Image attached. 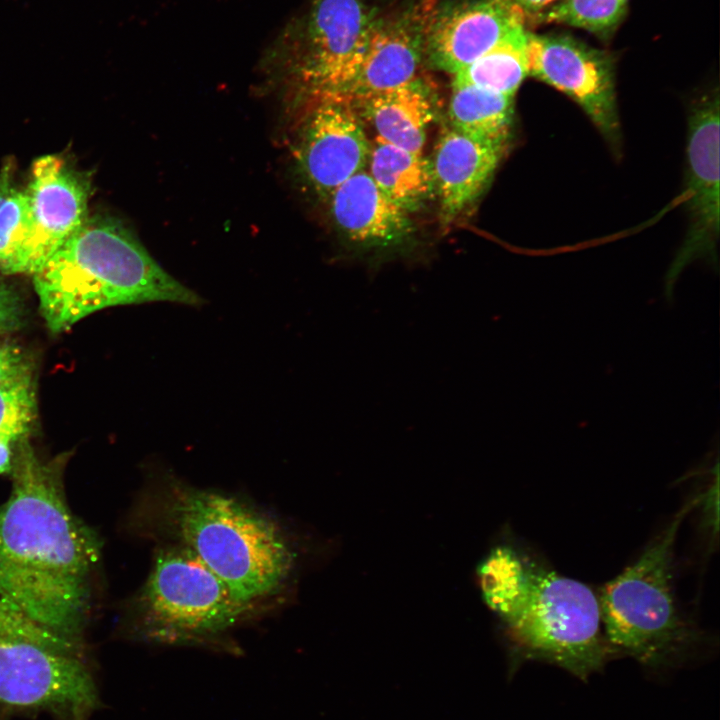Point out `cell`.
Wrapping results in <instances>:
<instances>
[{"instance_id": "9c48e42d", "label": "cell", "mask_w": 720, "mask_h": 720, "mask_svg": "<svg viewBox=\"0 0 720 720\" xmlns=\"http://www.w3.org/2000/svg\"><path fill=\"white\" fill-rule=\"evenodd\" d=\"M527 60L529 75L579 105L618 153L621 130L613 58L567 34L528 32Z\"/></svg>"}, {"instance_id": "44dd1931", "label": "cell", "mask_w": 720, "mask_h": 720, "mask_svg": "<svg viewBox=\"0 0 720 720\" xmlns=\"http://www.w3.org/2000/svg\"><path fill=\"white\" fill-rule=\"evenodd\" d=\"M628 0H559L534 15L533 23H557L609 37L624 19Z\"/></svg>"}, {"instance_id": "4fadbf2b", "label": "cell", "mask_w": 720, "mask_h": 720, "mask_svg": "<svg viewBox=\"0 0 720 720\" xmlns=\"http://www.w3.org/2000/svg\"><path fill=\"white\" fill-rule=\"evenodd\" d=\"M526 22L522 10L510 0H475L436 9L427 28L424 56L436 68L454 75Z\"/></svg>"}, {"instance_id": "484cf974", "label": "cell", "mask_w": 720, "mask_h": 720, "mask_svg": "<svg viewBox=\"0 0 720 720\" xmlns=\"http://www.w3.org/2000/svg\"><path fill=\"white\" fill-rule=\"evenodd\" d=\"M524 13L526 20L545 10L559 0H510Z\"/></svg>"}, {"instance_id": "7402d4cb", "label": "cell", "mask_w": 720, "mask_h": 720, "mask_svg": "<svg viewBox=\"0 0 720 720\" xmlns=\"http://www.w3.org/2000/svg\"><path fill=\"white\" fill-rule=\"evenodd\" d=\"M35 416L31 374L0 385V436L17 442L29 432Z\"/></svg>"}, {"instance_id": "6da1fadb", "label": "cell", "mask_w": 720, "mask_h": 720, "mask_svg": "<svg viewBox=\"0 0 720 720\" xmlns=\"http://www.w3.org/2000/svg\"><path fill=\"white\" fill-rule=\"evenodd\" d=\"M65 463L66 456L42 460L19 440L12 490L0 506V599L37 627L78 644L101 542L68 506Z\"/></svg>"}, {"instance_id": "7c38bea8", "label": "cell", "mask_w": 720, "mask_h": 720, "mask_svg": "<svg viewBox=\"0 0 720 720\" xmlns=\"http://www.w3.org/2000/svg\"><path fill=\"white\" fill-rule=\"evenodd\" d=\"M298 144V169L310 188L328 199L345 181L364 170L371 145L346 98H320Z\"/></svg>"}, {"instance_id": "30bf717a", "label": "cell", "mask_w": 720, "mask_h": 720, "mask_svg": "<svg viewBox=\"0 0 720 720\" xmlns=\"http://www.w3.org/2000/svg\"><path fill=\"white\" fill-rule=\"evenodd\" d=\"M719 94L718 89L695 99L689 108L686 145V192L690 226L666 275L665 294L693 260L716 258L719 235Z\"/></svg>"}, {"instance_id": "e0dca14e", "label": "cell", "mask_w": 720, "mask_h": 720, "mask_svg": "<svg viewBox=\"0 0 720 720\" xmlns=\"http://www.w3.org/2000/svg\"><path fill=\"white\" fill-rule=\"evenodd\" d=\"M378 138L403 149L422 153L433 119L431 94L419 79L363 99Z\"/></svg>"}, {"instance_id": "8992f818", "label": "cell", "mask_w": 720, "mask_h": 720, "mask_svg": "<svg viewBox=\"0 0 720 720\" xmlns=\"http://www.w3.org/2000/svg\"><path fill=\"white\" fill-rule=\"evenodd\" d=\"M695 502L686 504L640 556L597 593L605 639L615 655L660 669L684 658L696 633L674 589V547Z\"/></svg>"}, {"instance_id": "83f0119b", "label": "cell", "mask_w": 720, "mask_h": 720, "mask_svg": "<svg viewBox=\"0 0 720 720\" xmlns=\"http://www.w3.org/2000/svg\"><path fill=\"white\" fill-rule=\"evenodd\" d=\"M12 443L9 439L0 436V474L11 472L14 454Z\"/></svg>"}, {"instance_id": "9a60e30c", "label": "cell", "mask_w": 720, "mask_h": 720, "mask_svg": "<svg viewBox=\"0 0 720 720\" xmlns=\"http://www.w3.org/2000/svg\"><path fill=\"white\" fill-rule=\"evenodd\" d=\"M510 138L489 139L454 129L438 141L431 163L441 216L448 223L485 191L508 150Z\"/></svg>"}, {"instance_id": "603a6c76", "label": "cell", "mask_w": 720, "mask_h": 720, "mask_svg": "<svg viewBox=\"0 0 720 720\" xmlns=\"http://www.w3.org/2000/svg\"><path fill=\"white\" fill-rule=\"evenodd\" d=\"M29 222L27 194L14 187L0 206V270L21 247Z\"/></svg>"}, {"instance_id": "5bb4252c", "label": "cell", "mask_w": 720, "mask_h": 720, "mask_svg": "<svg viewBox=\"0 0 720 720\" xmlns=\"http://www.w3.org/2000/svg\"><path fill=\"white\" fill-rule=\"evenodd\" d=\"M435 10L433 0H422L398 16L378 19L346 99L360 100L414 80Z\"/></svg>"}, {"instance_id": "ffe728a7", "label": "cell", "mask_w": 720, "mask_h": 720, "mask_svg": "<svg viewBox=\"0 0 720 720\" xmlns=\"http://www.w3.org/2000/svg\"><path fill=\"white\" fill-rule=\"evenodd\" d=\"M449 118L452 129L471 136L511 138L513 97L472 85H453Z\"/></svg>"}, {"instance_id": "2e32d148", "label": "cell", "mask_w": 720, "mask_h": 720, "mask_svg": "<svg viewBox=\"0 0 720 720\" xmlns=\"http://www.w3.org/2000/svg\"><path fill=\"white\" fill-rule=\"evenodd\" d=\"M328 200L338 230L361 248H394L413 233L409 213L390 200L365 170L341 184Z\"/></svg>"}, {"instance_id": "cb8c5ba5", "label": "cell", "mask_w": 720, "mask_h": 720, "mask_svg": "<svg viewBox=\"0 0 720 720\" xmlns=\"http://www.w3.org/2000/svg\"><path fill=\"white\" fill-rule=\"evenodd\" d=\"M29 374V365L23 352L0 339V385Z\"/></svg>"}, {"instance_id": "d4e9b609", "label": "cell", "mask_w": 720, "mask_h": 720, "mask_svg": "<svg viewBox=\"0 0 720 720\" xmlns=\"http://www.w3.org/2000/svg\"><path fill=\"white\" fill-rule=\"evenodd\" d=\"M22 315L19 296L7 284L0 282V333L17 328Z\"/></svg>"}, {"instance_id": "52a82bcc", "label": "cell", "mask_w": 720, "mask_h": 720, "mask_svg": "<svg viewBox=\"0 0 720 720\" xmlns=\"http://www.w3.org/2000/svg\"><path fill=\"white\" fill-rule=\"evenodd\" d=\"M378 19L361 0H315L278 35L269 57L318 99L346 98Z\"/></svg>"}, {"instance_id": "d6986e66", "label": "cell", "mask_w": 720, "mask_h": 720, "mask_svg": "<svg viewBox=\"0 0 720 720\" xmlns=\"http://www.w3.org/2000/svg\"><path fill=\"white\" fill-rule=\"evenodd\" d=\"M528 31L521 28L498 43L467 67L454 74L453 85H472L514 97L529 75Z\"/></svg>"}, {"instance_id": "277c9868", "label": "cell", "mask_w": 720, "mask_h": 720, "mask_svg": "<svg viewBox=\"0 0 720 720\" xmlns=\"http://www.w3.org/2000/svg\"><path fill=\"white\" fill-rule=\"evenodd\" d=\"M32 276L41 314L54 333L111 306L201 304L125 226L106 216H88Z\"/></svg>"}, {"instance_id": "4316f807", "label": "cell", "mask_w": 720, "mask_h": 720, "mask_svg": "<svg viewBox=\"0 0 720 720\" xmlns=\"http://www.w3.org/2000/svg\"><path fill=\"white\" fill-rule=\"evenodd\" d=\"M13 188V165L9 161L0 171V206Z\"/></svg>"}, {"instance_id": "8fae6325", "label": "cell", "mask_w": 720, "mask_h": 720, "mask_svg": "<svg viewBox=\"0 0 720 720\" xmlns=\"http://www.w3.org/2000/svg\"><path fill=\"white\" fill-rule=\"evenodd\" d=\"M90 180L59 155L33 162L25 190L29 230L14 257L1 269L5 274L33 275L88 217Z\"/></svg>"}, {"instance_id": "ac0fdd59", "label": "cell", "mask_w": 720, "mask_h": 720, "mask_svg": "<svg viewBox=\"0 0 720 720\" xmlns=\"http://www.w3.org/2000/svg\"><path fill=\"white\" fill-rule=\"evenodd\" d=\"M369 174L396 205L408 213L420 209L435 192L431 162L380 138L369 155Z\"/></svg>"}, {"instance_id": "ba28073f", "label": "cell", "mask_w": 720, "mask_h": 720, "mask_svg": "<svg viewBox=\"0 0 720 720\" xmlns=\"http://www.w3.org/2000/svg\"><path fill=\"white\" fill-rule=\"evenodd\" d=\"M98 704L94 680L78 656L0 634V707L87 720Z\"/></svg>"}, {"instance_id": "3957f363", "label": "cell", "mask_w": 720, "mask_h": 720, "mask_svg": "<svg viewBox=\"0 0 720 720\" xmlns=\"http://www.w3.org/2000/svg\"><path fill=\"white\" fill-rule=\"evenodd\" d=\"M475 579L517 658L556 665L587 680L616 656L603 633L597 593L515 541L492 544Z\"/></svg>"}, {"instance_id": "5b68a950", "label": "cell", "mask_w": 720, "mask_h": 720, "mask_svg": "<svg viewBox=\"0 0 720 720\" xmlns=\"http://www.w3.org/2000/svg\"><path fill=\"white\" fill-rule=\"evenodd\" d=\"M257 608L185 549L160 544L131 601L129 632L147 643L234 653L231 632Z\"/></svg>"}, {"instance_id": "7a4b0ae2", "label": "cell", "mask_w": 720, "mask_h": 720, "mask_svg": "<svg viewBox=\"0 0 720 720\" xmlns=\"http://www.w3.org/2000/svg\"><path fill=\"white\" fill-rule=\"evenodd\" d=\"M133 522L141 535L191 553L251 602L280 592L295 566L294 551L271 518L166 470L152 473Z\"/></svg>"}]
</instances>
